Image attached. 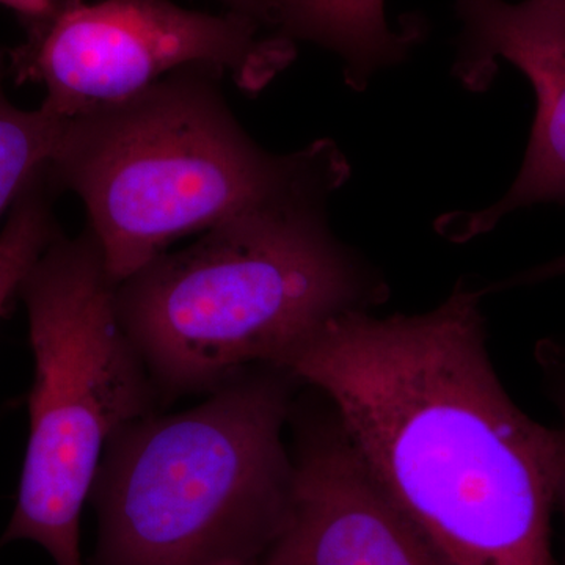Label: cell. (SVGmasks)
<instances>
[{"label":"cell","instance_id":"8fae6325","mask_svg":"<svg viewBox=\"0 0 565 565\" xmlns=\"http://www.w3.org/2000/svg\"><path fill=\"white\" fill-rule=\"evenodd\" d=\"M61 185L51 166L41 170L11 206L9 221L0 232V316L20 292L25 275L61 233L54 204Z\"/></svg>","mask_w":565,"mask_h":565},{"label":"cell","instance_id":"3957f363","mask_svg":"<svg viewBox=\"0 0 565 565\" xmlns=\"http://www.w3.org/2000/svg\"><path fill=\"white\" fill-rule=\"evenodd\" d=\"M327 200L244 212L117 285L118 316L159 393H211L247 367L278 366L337 316L388 299L330 230Z\"/></svg>","mask_w":565,"mask_h":565},{"label":"cell","instance_id":"9c48e42d","mask_svg":"<svg viewBox=\"0 0 565 565\" xmlns=\"http://www.w3.org/2000/svg\"><path fill=\"white\" fill-rule=\"evenodd\" d=\"M275 31L340 55L352 88H363L379 70L403 61L416 36L390 29L384 0H278Z\"/></svg>","mask_w":565,"mask_h":565},{"label":"cell","instance_id":"6da1fadb","mask_svg":"<svg viewBox=\"0 0 565 565\" xmlns=\"http://www.w3.org/2000/svg\"><path fill=\"white\" fill-rule=\"evenodd\" d=\"M460 281L422 315L349 311L278 364L316 390L364 463L455 565H555L561 440L501 384L481 299Z\"/></svg>","mask_w":565,"mask_h":565},{"label":"cell","instance_id":"8992f818","mask_svg":"<svg viewBox=\"0 0 565 565\" xmlns=\"http://www.w3.org/2000/svg\"><path fill=\"white\" fill-rule=\"evenodd\" d=\"M262 28L234 11L203 13L170 0H73L6 54L7 76L44 85L41 106L62 118L122 102L189 66H211L258 93L296 57L294 41L263 39Z\"/></svg>","mask_w":565,"mask_h":565},{"label":"cell","instance_id":"ba28073f","mask_svg":"<svg viewBox=\"0 0 565 565\" xmlns=\"http://www.w3.org/2000/svg\"><path fill=\"white\" fill-rule=\"evenodd\" d=\"M457 10L463 41L455 71L465 87L484 90L503 58L525 74L537 99L525 161L503 199L438 222L444 236L467 241L520 207L565 203V21L534 0H457Z\"/></svg>","mask_w":565,"mask_h":565},{"label":"cell","instance_id":"30bf717a","mask_svg":"<svg viewBox=\"0 0 565 565\" xmlns=\"http://www.w3.org/2000/svg\"><path fill=\"white\" fill-rule=\"evenodd\" d=\"M7 79L6 52L0 51V215L51 166L65 122L43 106L36 110L14 106L7 96Z\"/></svg>","mask_w":565,"mask_h":565},{"label":"cell","instance_id":"5bb4252c","mask_svg":"<svg viewBox=\"0 0 565 565\" xmlns=\"http://www.w3.org/2000/svg\"><path fill=\"white\" fill-rule=\"evenodd\" d=\"M234 13L244 14L262 25L277 29L278 0H221Z\"/></svg>","mask_w":565,"mask_h":565},{"label":"cell","instance_id":"7a4b0ae2","mask_svg":"<svg viewBox=\"0 0 565 565\" xmlns=\"http://www.w3.org/2000/svg\"><path fill=\"white\" fill-rule=\"evenodd\" d=\"M189 66L122 102L65 118L52 173L84 203L115 285L189 234L267 204L330 196L351 167L330 140L263 150L221 90Z\"/></svg>","mask_w":565,"mask_h":565},{"label":"cell","instance_id":"277c9868","mask_svg":"<svg viewBox=\"0 0 565 565\" xmlns=\"http://www.w3.org/2000/svg\"><path fill=\"white\" fill-rule=\"evenodd\" d=\"M300 384L256 364L204 403L151 414L107 444L90 500L92 565H258L291 509L285 440Z\"/></svg>","mask_w":565,"mask_h":565},{"label":"cell","instance_id":"4fadbf2b","mask_svg":"<svg viewBox=\"0 0 565 565\" xmlns=\"http://www.w3.org/2000/svg\"><path fill=\"white\" fill-rule=\"evenodd\" d=\"M73 0H0L2 6L17 11L29 29L51 21L55 14L61 13Z\"/></svg>","mask_w":565,"mask_h":565},{"label":"cell","instance_id":"7c38bea8","mask_svg":"<svg viewBox=\"0 0 565 565\" xmlns=\"http://www.w3.org/2000/svg\"><path fill=\"white\" fill-rule=\"evenodd\" d=\"M535 362L541 370L546 396L555 404L561 419L557 426L561 457L556 505L563 512L565 526V338L564 340H542L535 348ZM563 565H565V552Z\"/></svg>","mask_w":565,"mask_h":565},{"label":"cell","instance_id":"2e32d148","mask_svg":"<svg viewBox=\"0 0 565 565\" xmlns=\"http://www.w3.org/2000/svg\"><path fill=\"white\" fill-rule=\"evenodd\" d=\"M534 2L565 20V0H534Z\"/></svg>","mask_w":565,"mask_h":565},{"label":"cell","instance_id":"52a82bcc","mask_svg":"<svg viewBox=\"0 0 565 565\" xmlns=\"http://www.w3.org/2000/svg\"><path fill=\"white\" fill-rule=\"evenodd\" d=\"M291 423V509L258 565H455L375 479L332 405H296Z\"/></svg>","mask_w":565,"mask_h":565},{"label":"cell","instance_id":"5b68a950","mask_svg":"<svg viewBox=\"0 0 565 565\" xmlns=\"http://www.w3.org/2000/svg\"><path fill=\"white\" fill-rule=\"evenodd\" d=\"M92 230L62 232L25 275L33 353L28 449L0 545L29 541L55 565H85L81 516L111 438L152 414L156 390L117 310Z\"/></svg>","mask_w":565,"mask_h":565},{"label":"cell","instance_id":"9a60e30c","mask_svg":"<svg viewBox=\"0 0 565 565\" xmlns=\"http://www.w3.org/2000/svg\"><path fill=\"white\" fill-rule=\"evenodd\" d=\"M564 275L565 253L552 259V262L539 264V266L531 267L525 273H520L515 277L509 278V280L501 281L498 286L500 288H515V286L535 285V282L552 280V278L564 277Z\"/></svg>","mask_w":565,"mask_h":565}]
</instances>
